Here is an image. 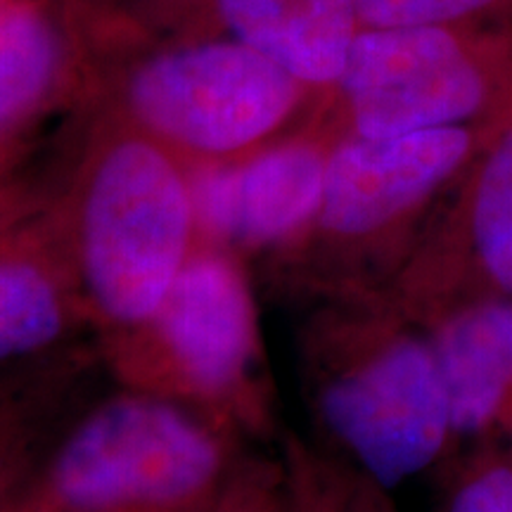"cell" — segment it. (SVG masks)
Instances as JSON below:
<instances>
[{
  "instance_id": "1",
  "label": "cell",
  "mask_w": 512,
  "mask_h": 512,
  "mask_svg": "<svg viewBox=\"0 0 512 512\" xmlns=\"http://www.w3.org/2000/svg\"><path fill=\"white\" fill-rule=\"evenodd\" d=\"M93 46L121 119L204 164L254 155L323 98L226 36L93 34Z\"/></svg>"
},
{
  "instance_id": "2",
  "label": "cell",
  "mask_w": 512,
  "mask_h": 512,
  "mask_svg": "<svg viewBox=\"0 0 512 512\" xmlns=\"http://www.w3.org/2000/svg\"><path fill=\"white\" fill-rule=\"evenodd\" d=\"M330 102L354 136L496 131L512 114V27H363Z\"/></svg>"
},
{
  "instance_id": "3",
  "label": "cell",
  "mask_w": 512,
  "mask_h": 512,
  "mask_svg": "<svg viewBox=\"0 0 512 512\" xmlns=\"http://www.w3.org/2000/svg\"><path fill=\"white\" fill-rule=\"evenodd\" d=\"M195 223L190 176L176 155L131 124L102 138L79 195L88 290L121 323L155 318L183 271Z\"/></svg>"
},
{
  "instance_id": "4",
  "label": "cell",
  "mask_w": 512,
  "mask_h": 512,
  "mask_svg": "<svg viewBox=\"0 0 512 512\" xmlns=\"http://www.w3.org/2000/svg\"><path fill=\"white\" fill-rule=\"evenodd\" d=\"M223 456L188 413L147 396L93 411L50 470L46 512H190L211 494Z\"/></svg>"
},
{
  "instance_id": "5",
  "label": "cell",
  "mask_w": 512,
  "mask_h": 512,
  "mask_svg": "<svg viewBox=\"0 0 512 512\" xmlns=\"http://www.w3.org/2000/svg\"><path fill=\"white\" fill-rule=\"evenodd\" d=\"M318 411L332 439L382 489L430 470L458 441L430 332L370 342L323 382Z\"/></svg>"
},
{
  "instance_id": "6",
  "label": "cell",
  "mask_w": 512,
  "mask_h": 512,
  "mask_svg": "<svg viewBox=\"0 0 512 512\" xmlns=\"http://www.w3.org/2000/svg\"><path fill=\"white\" fill-rule=\"evenodd\" d=\"M494 131L430 128L401 136L339 133L325 174L318 233L342 245L384 240L451 195Z\"/></svg>"
},
{
  "instance_id": "7",
  "label": "cell",
  "mask_w": 512,
  "mask_h": 512,
  "mask_svg": "<svg viewBox=\"0 0 512 512\" xmlns=\"http://www.w3.org/2000/svg\"><path fill=\"white\" fill-rule=\"evenodd\" d=\"M102 34H216L330 98L363 24L354 0H86Z\"/></svg>"
},
{
  "instance_id": "8",
  "label": "cell",
  "mask_w": 512,
  "mask_h": 512,
  "mask_svg": "<svg viewBox=\"0 0 512 512\" xmlns=\"http://www.w3.org/2000/svg\"><path fill=\"white\" fill-rule=\"evenodd\" d=\"M420 297L430 325L458 306L512 299V114L451 190L420 271Z\"/></svg>"
},
{
  "instance_id": "9",
  "label": "cell",
  "mask_w": 512,
  "mask_h": 512,
  "mask_svg": "<svg viewBox=\"0 0 512 512\" xmlns=\"http://www.w3.org/2000/svg\"><path fill=\"white\" fill-rule=\"evenodd\" d=\"M339 128L261 147L190 178L195 221L219 238L268 245L316 226Z\"/></svg>"
},
{
  "instance_id": "10",
  "label": "cell",
  "mask_w": 512,
  "mask_h": 512,
  "mask_svg": "<svg viewBox=\"0 0 512 512\" xmlns=\"http://www.w3.org/2000/svg\"><path fill=\"white\" fill-rule=\"evenodd\" d=\"M155 318L166 349L190 382L207 392L238 382L252 354L254 316L233 264L219 256L188 261Z\"/></svg>"
},
{
  "instance_id": "11",
  "label": "cell",
  "mask_w": 512,
  "mask_h": 512,
  "mask_svg": "<svg viewBox=\"0 0 512 512\" xmlns=\"http://www.w3.org/2000/svg\"><path fill=\"white\" fill-rule=\"evenodd\" d=\"M95 69L83 0H0V133Z\"/></svg>"
},
{
  "instance_id": "12",
  "label": "cell",
  "mask_w": 512,
  "mask_h": 512,
  "mask_svg": "<svg viewBox=\"0 0 512 512\" xmlns=\"http://www.w3.org/2000/svg\"><path fill=\"white\" fill-rule=\"evenodd\" d=\"M430 335L456 439H512V299L458 306Z\"/></svg>"
},
{
  "instance_id": "13",
  "label": "cell",
  "mask_w": 512,
  "mask_h": 512,
  "mask_svg": "<svg viewBox=\"0 0 512 512\" xmlns=\"http://www.w3.org/2000/svg\"><path fill=\"white\" fill-rule=\"evenodd\" d=\"M64 323L60 294L46 271L0 256V361L48 347Z\"/></svg>"
},
{
  "instance_id": "14",
  "label": "cell",
  "mask_w": 512,
  "mask_h": 512,
  "mask_svg": "<svg viewBox=\"0 0 512 512\" xmlns=\"http://www.w3.org/2000/svg\"><path fill=\"white\" fill-rule=\"evenodd\" d=\"M366 29L470 24L512 27V0H354Z\"/></svg>"
},
{
  "instance_id": "15",
  "label": "cell",
  "mask_w": 512,
  "mask_h": 512,
  "mask_svg": "<svg viewBox=\"0 0 512 512\" xmlns=\"http://www.w3.org/2000/svg\"><path fill=\"white\" fill-rule=\"evenodd\" d=\"M444 512H512V456L484 446L456 477Z\"/></svg>"
},
{
  "instance_id": "16",
  "label": "cell",
  "mask_w": 512,
  "mask_h": 512,
  "mask_svg": "<svg viewBox=\"0 0 512 512\" xmlns=\"http://www.w3.org/2000/svg\"><path fill=\"white\" fill-rule=\"evenodd\" d=\"M325 512H387V510H384L375 498H358V501H351L349 505H342V508H328Z\"/></svg>"
},
{
  "instance_id": "17",
  "label": "cell",
  "mask_w": 512,
  "mask_h": 512,
  "mask_svg": "<svg viewBox=\"0 0 512 512\" xmlns=\"http://www.w3.org/2000/svg\"><path fill=\"white\" fill-rule=\"evenodd\" d=\"M223 512H275V510H271L268 508V505H259V503H245V501H235V503H230L226 510Z\"/></svg>"
},
{
  "instance_id": "18",
  "label": "cell",
  "mask_w": 512,
  "mask_h": 512,
  "mask_svg": "<svg viewBox=\"0 0 512 512\" xmlns=\"http://www.w3.org/2000/svg\"><path fill=\"white\" fill-rule=\"evenodd\" d=\"M5 155H8V133H0V164H3Z\"/></svg>"
},
{
  "instance_id": "19",
  "label": "cell",
  "mask_w": 512,
  "mask_h": 512,
  "mask_svg": "<svg viewBox=\"0 0 512 512\" xmlns=\"http://www.w3.org/2000/svg\"><path fill=\"white\" fill-rule=\"evenodd\" d=\"M93 3H117V0H93Z\"/></svg>"
}]
</instances>
